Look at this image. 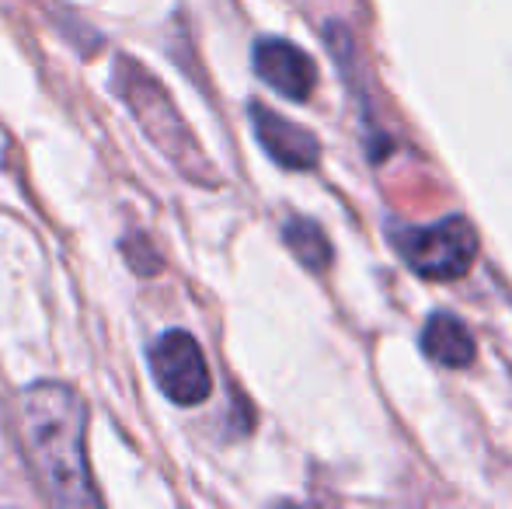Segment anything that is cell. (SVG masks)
<instances>
[{
    "label": "cell",
    "mask_w": 512,
    "mask_h": 509,
    "mask_svg": "<svg viewBox=\"0 0 512 509\" xmlns=\"http://www.w3.org/2000/svg\"><path fill=\"white\" fill-rule=\"evenodd\" d=\"M21 426L32 468L56 506H98L88 468V408L63 381H39L21 394Z\"/></svg>",
    "instance_id": "6da1fadb"
},
{
    "label": "cell",
    "mask_w": 512,
    "mask_h": 509,
    "mask_svg": "<svg viewBox=\"0 0 512 509\" xmlns=\"http://www.w3.org/2000/svg\"><path fill=\"white\" fill-rule=\"evenodd\" d=\"M112 84H115V91H119L122 102L133 109L136 123H140L143 133L150 136V143L161 147L164 154L185 171V178L199 182V178L209 175L203 150L196 147V140H192V133L185 129L178 109L171 105V98L164 95V88L157 84V77L150 74V70H143L136 60L122 56L119 67H115Z\"/></svg>",
    "instance_id": "7a4b0ae2"
},
{
    "label": "cell",
    "mask_w": 512,
    "mask_h": 509,
    "mask_svg": "<svg viewBox=\"0 0 512 509\" xmlns=\"http://www.w3.org/2000/svg\"><path fill=\"white\" fill-rule=\"evenodd\" d=\"M394 245L405 262L425 279H460L478 258V234L464 217H446L432 227L394 231Z\"/></svg>",
    "instance_id": "3957f363"
},
{
    "label": "cell",
    "mask_w": 512,
    "mask_h": 509,
    "mask_svg": "<svg viewBox=\"0 0 512 509\" xmlns=\"http://www.w3.org/2000/svg\"><path fill=\"white\" fill-rule=\"evenodd\" d=\"M150 374H154V384L161 387L164 398H171L182 408L203 405L209 391H213V377H209L203 349L182 328L164 332L150 346Z\"/></svg>",
    "instance_id": "277c9868"
},
{
    "label": "cell",
    "mask_w": 512,
    "mask_h": 509,
    "mask_svg": "<svg viewBox=\"0 0 512 509\" xmlns=\"http://www.w3.org/2000/svg\"><path fill=\"white\" fill-rule=\"evenodd\" d=\"M255 74L290 102H307L317 84L314 60L286 39H262L255 46Z\"/></svg>",
    "instance_id": "5b68a950"
},
{
    "label": "cell",
    "mask_w": 512,
    "mask_h": 509,
    "mask_svg": "<svg viewBox=\"0 0 512 509\" xmlns=\"http://www.w3.org/2000/svg\"><path fill=\"white\" fill-rule=\"evenodd\" d=\"M251 129H255L258 143L265 147V154L276 164L290 171H310L317 168V157H321V147H317V136L310 129L290 123L279 112L265 109V105H251Z\"/></svg>",
    "instance_id": "8992f818"
},
{
    "label": "cell",
    "mask_w": 512,
    "mask_h": 509,
    "mask_svg": "<svg viewBox=\"0 0 512 509\" xmlns=\"http://www.w3.org/2000/svg\"><path fill=\"white\" fill-rule=\"evenodd\" d=\"M422 353L439 367L464 370L474 360V339L453 314H432L422 328Z\"/></svg>",
    "instance_id": "52a82bcc"
},
{
    "label": "cell",
    "mask_w": 512,
    "mask_h": 509,
    "mask_svg": "<svg viewBox=\"0 0 512 509\" xmlns=\"http://www.w3.org/2000/svg\"><path fill=\"white\" fill-rule=\"evenodd\" d=\"M283 241H286V248H290V252L307 265V269H314V272L328 269L331 245H328V238H324V231L314 224V220H304V217L286 220Z\"/></svg>",
    "instance_id": "ba28073f"
},
{
    "label": "cell",
    "mask_w": 512,
    "mask_h": 509,
    "mask_svg": "<svg viewBox=\"0 0 512 509\" xmlns=\"http://www.w3.org/2000/svg\"><path fill=\"white\" fill-rule=\"evenodd\" d=\"M126 255H129V265H133L140 276H154V272H161V255L154 252V245H150L147 238H129L126 241Z\"/></svg>",
    "instance_id": "9c48e42d"
}]
</instances>
